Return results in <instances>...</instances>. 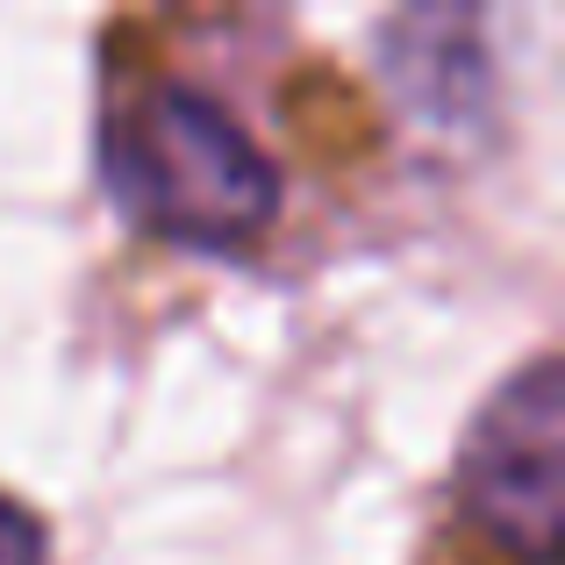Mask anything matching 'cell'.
I'll return each instance as SVG.
<instances>
[{"mask_svg":"<svg viewBox=\"0 0 565 565\" xmlns=\"http://www.w3.org/2000/svg\"><path fill=\"white\" fill-rule=\"evenodd\" d=\"M108 180L122 207L180 244H250L279 215V180L222 100L201 86H151L108 129Z\"/></svg>","mask_w":565,"mask_h":565,"instance_id":"1","label":"cell"},{"mask_svg":"<svg viewBox=\"0 0 565 565\" xmlns=\"http://www.w3.org/2000/svg\"><path fill=\"white\" fill-rule=\"evenodd\" d=\"M558 415H565L558 359H530L472 423L466 472H458V509L472 515V530L509 565H558V530H565Z\"/></svg>","mask_w":565,"mask_h":565,"instance_id":"2","label":"cell"},{"mask_svg":"<svg viewBox=\"0 0 565 565\" xmlns=\"http://www.w3.org/2000/svg\"><path fill=\"white\" fill-rule=\"evenodd\" d=\"M51 558V537H43V523L22 509L14 494H0V565H43Z\"/></svg>","mask_w":565,"mask_h":565,"instance_id":"3","label":"cell"}]
</instances>
